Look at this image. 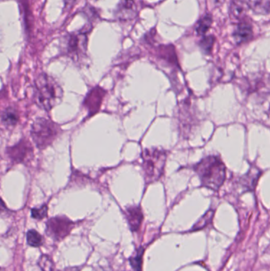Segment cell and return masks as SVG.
<instances>
[{
    "instance_id": "6da1fadb",
    "label": "cell",
    "mask_w": 270,
    "mask_h": 271,
    "mask_svg": "<svg viewBox=\"0 0 270 271\" xmlns=\"http://www.w3.org/2000/svg\"><path fill=\"white\" fill-rule=\"evenodd\" d=\"M199 176L201 185L210 190L220 188L226 178V166L217 156H209L193 166Z\"/></svg>"
},
{
    "instance_id": "7a4b0ae2",
    "label": "cell",
    "mask_w": 270,
    "mask_h": 271,
    "mask_svg": "<svg viewBox=\"0 0 270 271\" xmlns=\"http://www.w3.org/2000/svg\"><path fill=\"white\" fill-rule=\"evenodd\" d=\"M35 99L42 109L50 111L61 102L63 90L54 78L42 74L35 82Z\"/></svg>"
},
{
    "instance_id": "3957f363",
    "label": "cell",
    "mask_w": 270,
    "mask_h": 271,
    "mask_svg": "<svg viewBox=\"0 0 270 271\" xmlns=\"http://www.w3.org/2000/svg\"><path fill=\"white\" fill-rule=\"evenodd\" d=\"M143 168L149 182L158 180L163 173L166 163V152L162 149H146L143 153Z\"/></svg>"
},
{
    "instance_id": "277c9868",
    "label": "cell",
    "mask_w": 270,
    "mask_h": 271,
    "mask_svg": "<svg viewBox=\"0 0 270 271\" xmlns=\"http://www.w3.org/2000/svg\"><path fill=\"white\" fill-rule=\"evenodd\" d=\"M57 125L46 118H38L32 126L31 135L36 145L43 149L51 144L58 135Z\"/></svg>"
},
{
    "instance_id": "5b68a950",
    "label": "cell",
    "mask_w": 270,
    "mask_h": 271,
    "mask_svg": "<svg viewBox=\"0 0 270 271\" xmlns=\"http://www.w3.org/2000/svg\"><path fill=\"white\" fill-rule=\"evenodd\" d=\"M87 41V33L68 34L64 37L63 53L74 61L81 60L86 55Z\"/></svg>"
},
{
    "instance_id": "8992f818",
    "label": "cell",
    "mask_w": 270,
    "mask_h": 271,
    "mask_svg": "<svg viewBox=\"0 0 270 271\" xmlns=\"http://www.w3.org/2000/svg\"><path fill=\"white\" fill-rule=\"evenodd\" d=\"M73 225V222L63 217L52 218L47 222L46 232L48 236L59 241L70 233Z\"/></svg>"
},
{
    "instance_id": "52a82bcc",
    "label": "cell",
    "mask_w": 270,
    "mask_h": 271,
    "mask_svg": "<svg viewBox=\"0 0 270 271\" xmlns=\"http://www.w3.org/2000/svg\"><path fill=\"white\" fill-rule=\"evenodd\" d=\"M233 38L238 45L244 43L252 38L253 29L251 23L242 21L237 24L233 32Z\"/></svg>"
},
{
    "instance_id": "ba28073f",
    "label": "cell",
    "mask_w": 270,
    "mask_h": 271,
    "mask_svg": "<svg viewBox=\"0 0 270 271\" xmlns=\"http://www.w3.org/2000/svg\"><path fill=\"white\" fill-rule=\"evenodd\" d=\"M249 8L250 6L248 2L245 0H232L230 6V16L231 19L242 22L247 15Z\"/></svg>"
},
{
    "instance_id": "9c48e42d",
    "label": "cell",
    "mask_w": 270,
    "mask_h": 271,
    "mask_svg": "<svg viewBox=\"0 0 270 271\" xmlns=\"http://www.w3.org/2000/svg\"><path fill=\"white\" fill-rule=\"evenodd\" d=\"M127 219L128 224L130 226L131 229L133 232H136L140 228V224L143 220V214L140 207L132 206L127 209Z\"/></svg>"
},
{
    "instance_id": "30bf717a",
    "label": "cell",
    "mask_w": 270,
    "mask_h": 271,
    "mask_svg": "<svg viewBox=\"0 0 270 271\" xmlns=\"http://www.w3.org/2000/svg\"><path fill=\"white\" fill-rule=\"evenodd\" d=\"M136 5L135 3L134 0H121L120 5L118 6L119 18H132L134 17L136 10Z\"/></svg>"
},
{
    "instance_id": "8fae6325",
    "label": "cell",
    "mask_w": 270,
    "mask_h": 271,
    "mask_svg": "<svg viewBox=\"0 0 270 271\" xmlns=\"http://www.w3.org/2000/svg\"><path fill=\"white\" fill-rule=\"evenodd\" d=\"M10 157L12 161L15 162H22L26 159V155L31 153V148H27L25 143H20L19 145L10 149Z\"/></svg>"
},
{
    "instance_id": "7c38bea8",
    "label": "cell",
    "mask_w": 270,
    "mask_h": 271,
    "mask_svg": "<svg viewBox=\"0 0 270 271\" xmlns=\"http://www.w3.org/2000/svg\"><path fill=\"white\" fill-rule=\"evenodd\" d=\"M248 4L255 14H270V0H249Z\"/></svg>"
},
{
    "instance_id": "4fadbf2b",
    "label": "cell",
    "mask_w": 270,
    "mask_h": 271,
    "mask_svg": "<svg viewBox=\"0 0 270 271\" xmlns=\"http://www.w3.org/2000/svg\"><path fill=\"white\" fill-rule=\"evenodd\" d=\"M18 115L13 108L10 107L2 112V122L6 126H14L18 123Z\"/></svg>"
},
{
    "instance_id": "5bb4252c",
    "label": "cell",
    "mask_w": 270,
    "mask_h": 271,
    "mask_svg": "<svg viewBox=\"0 0 270 271\" xmlns=\"http://www.w3.org/2000/svg\"><path fill=\"white\" fill-rule=\"evenodd\" d=\"M212 23H213V17H212L211 14H206L204 15L199 20L197 27H196V31H197V34L205 35L207 33L208 30L211 27Z\"/></svg>"
},
{
    "instance_id": "9a60e30c",
    "label": "cell",
    "mask_w": 270,
    "mask_h": 271,
    "mask_svg": "<svg viewBox=\"0 0 270 271\" xmlns=\"http://www.w3.org/2000/svg\"><path fill=\"white\" fill-rule=\"evenodd\" d=\"M26 240H27V244L34 248H39L43 244L42 236L39 232L34 229L28 231L26 233Z\"/></svg>"
},
{
    "instance_id": "2e32d148",
    "label": "cell",
    "mask_w": 270,
    "mask_h": 271,
    "mask_svg": "<svg viewBox=\"0 0 270 271\" xmlns=\"http://www.w3.org/2000/svg\"><path fill=\"white\" fill-rule=\"evenodd\" d=\"M144 249L143 248H139L135 253L134 256L129 259V263L132 266V269L135 271H142L143 256Z\"/></svg>"
},
{
    "instance_id": "e0dca14e",
    "label": "cell",
    "mask_w": 270,
    "mask_h": 271,
    "mask_svg": "<svg viewBox=\"0 0 270 271\" xmlns=\"http://www.w3.org/2000/svg\"><path fill=\"white\" fill-rule=\"evenodd\" d=\"M38 265L42 271H54L55 264L52 258L47 255H42L38 260Z\"/></svg>"
},
{
    "instance_id": "ac0fdd59",
    "label": "cell",
    "mask_w": 270,
    "mask_h": 271,
    "mask_svg": "<svg viewBox=\"0 0 270 271\" xmlns=\"http://www.w3.org/2000/svg\"><path fill=\"white\" fill-rule=\"evenodd\" d=\"M213 216H214V210H209L203 217H201V219L196 223L195 225L193 226V231L203 229L213 220Z\"/></svg>"
},
{
    "instance_id": "d6986e66",
    "label": "cell",
    "mask_w": 270,
    "mask_h": 271,
    "mask_svg": "<svg viewBox=\"0 0 270 271\" xmlns=\"http://www.w3.org/2000/svg\"><path fill=\"white\" fill-rule=\"evenodd\" d=\"M214 42H215V38L213 36L205 37L200 42V46L205 54H209L213 50Z\"/></svg>"
},
{
    "instance_id": "ffe728a7",
    "label": "cell",
    "mask_w": 270,
    "mask_h": 271,
    "mask_svg": "<svg viewBox=\"0 0 270 271\" xmlns=\"http://www.w3.org/2000/svg\"><path fill=\"white\" fill-rule=\"evenodd\" d=\"M48 207L47 206H42L41 208L33 209L31 210L32 217L37 220H42L47 217Z\"/></svg>"
},
{
    "instance_id": "44dd1931",
    "label": "cell",
    "mask_w": 270,
    "mask_h": 271,
    "mask_svg": "<svg viewBox=\"0 0 270 271\" xmlns=\"http://www.w3.org/2000/svg\"><path fill=\"white\" fill-rule=\"evenodd\" d=\"M224 2V0H214L216 6H220Z\"/></svg>"
}]
</instances>
